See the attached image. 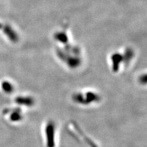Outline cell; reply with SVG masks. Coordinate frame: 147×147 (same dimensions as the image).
I'll return each mask as SVG.
<instances>
[{"label": "cell", "instance_id": "obj_1", "mask_svg": "<svg viewBox=\"0 0 147 147\" xmlns=\"http://www.w3.org/2000/svg\"><path fill=\"white\" fill-rule=\"evenodd\" d=\"M46 142L47 147L55 146V125L52 121L48 122L45 127Z\"/></svg>", "mask_w": 147, "mask_h": 147}, {"label": "cell", "instance_id": "obj_2", "mask_svg": "<svg viewBox=\"0 0 147 147\" xmlns=\"http://www.w3.org/2000/svg\"><path fill=\"white\" fill-rule=\"evenodd\" d=\"M83 100L84 104L87 105V104H90L91 103L97 102L100 100V97L99 95H97L94 92L89 91L83 95Z\"/></svg>", "mask_w": 147, "mask_h": 147}, {"label": "cell", "instance_id": "obj_5", "mask_svg": "<svg viewBox=\"0 0 147 147\" xmlns=\"http://www.w3.org/2000/svg\"><path fill=\"white\" fill-rule=\"evenodd\" d=\"M2 88L3 89V91L8 93H10L13 91L14 90V87L12 84L8 82H3L2 84Z\"/></svg>", "mask_w": 147, "mask_h": 147}, {"label": "cell", "instance_id": "obj_4", "mask_svg": "<svg viewBox=\"0 0 147 147\" xmlns=\"http://www.w3.org/2000/svg\"><path fill=\"white\" fill-rule=\"evenodd\" d=\"M10 121H14V122H18V121H21V119H23V116L21 115V113L20 111H18V110H16L10 115Z\"/></svg>", "mask_w": 147, "mask_h": 147}, {"label": "cell", "instance_id": "obj_3", "mask_svg": "<svg viewBox=\"0 0 147 147\" xmlns=\"http://www.w3.org/2000/svg\"><path fill=\"white\" fill-rule=\"evenodd\" d=\"M16 103L25 106H32L34 104V100L31 97L19 96L16 97Z\"/></svg>", "mask_w": 147, "mask_h": 147}]
</instances>
